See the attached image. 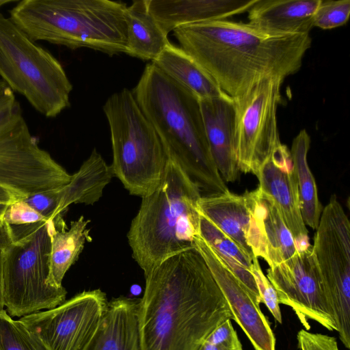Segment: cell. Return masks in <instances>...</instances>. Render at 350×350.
I'll return each instance as SVG.
<instances>
[{
  "mask_svg": "<svg viewBox=\"0 0 350 350\" xmlns=\"http://www.w3.org/2000/svg\"><path fill=\"white\" fill-rule=\"evenodd\" d=\"M138 300L120 297L108 302L97 333L86 350H140Z\"/></svg>",
  "mask_w": 350,
  "mask_h": 350,
  "instance_id": "obj_20",
  "label": "cell"
},
{
  "mask_svg": "<svg viewBox=\"0 0 350 350\" xmlns=\"http://www.w3.org/2000/svg\"><path fill=\"white\" fill-rule=\"evenodd\" d=\"M180 47L232 98L269 78L284 79L301 67L310 33L275 35L228 19L180 26Z\"/></svg>",
  "mask_w": 350,
  "mask_h": 350,
  "instance_id": "obj_2",
  "label": "cell"
},
{
  "mask_svg": "<svg viewBox=\"0 0 350 350\" xmlns=\"http://www.w3.org/2000/svg\"><path fill=\"white\" fill-rule=\"evenodd\" d=\"M199 235L212 247L236 278L258 298L261 303L254 278L250 271L252 258L201 213Z\"/></svg>",
  "mask_w": 350,
  "mask_h": 350,
  "instance_id": "obj_26",
  "label": "cell"
},
{
  "mask_svg": "<svg viewBox=\"0 0 350 350\" xmlns=\"http://www.w3.org/2000/svg\"><path fill=\"white\" fill-rule=\"evenodd\" d=\"M206 135L216 167L226 182L238 176L235 152V111L233 98L226 94L200 100Z\"/></svg>",
  "mask_w": 350,
  "mask_h": 350,
  "instance_id": "obj_16",
  "label": "cell"
},
{
  "mask_svg": "<svg viewBox=\"0 0 350 350\" xmlns=\"http://www.w3.org/2000/svg\"><path fill=\"white\" fill-rule=\"evenodd\" d=\"M256 0H146L148 10L167 36L176 28L197 23L228 19L246 12Z\"/></svg>",
  "mask_w": 350,
  "mask_h": 350,
  "instance_id": "obj_17",
  "label": "cell"
},
{
  "mask_svg": "<svg viewBox=\"0 0 350 350\" xmlns=\"http://www.w3.org/2000/svg\"><path fill=\"white\" fill-rule=\"evenodd\" d=\"M267 278L277 293L279 303L293 309L305 329H310L309 320H313L329 331H337L312 245L297 250L286 261L269 267Z\"/></svg>",
  "mask_w": 350,
  "mask_h": 350,
  "instance_id": "obj_12",
  "label": "cell"
},
{
  "mask_svg": "<svg viewBox=\"0 0 350 350\" xmlns=\"http://www.w3.org/2000/svg\"><path fill=\"white\" fill-rule=\"evenodd\" d=\"M137 303L140 350H198L233 314L203 256L193 245L145 275Z\"/></svg>",
  "mask_w": 350,
  "mask_h": 350,
  "instance_id": "obj_1",
  "label": "cell"
},
{
  "mask_svg": "<svg viewBox=\"0 0 350 350\" xmlns=\"http://www.w3.org/2000/svg\"><path fill=\"white\" fill-rule=\"evenodd\" d=\"M201 196L198 187L168 158L159 186L142 198L127 234L132 257L144 276L167 258L193 245L199 234Z\"/></svg>",
  "mask_w": 350,
  "mask_h": 350,
  "instance_id": "obj_4",
  "label": "cell"
},
{
  "mask_svg": "<svg viewBox=\"0 0 350 350\" xmlns=\"http://www.w3.org/2000/svg\"><path fill=\"white\" fill-rule=\"evenodd\" d=\"M312 253L336 332L350 349V222L335 195L323 208Z\"/></svg>",
  "mask_w": 350,
  "mask_h": 350,
  "instance_id": "obj_9",
  "label": "cell"
},
{
  "mask_svg": "<svg viewBox=\"0 0 350 350\" xmlns=\"http://www.w3.org/2000/svg\"><path fill=\"white\" fill-rule=\"evenodd\" d=\"M0 350H50L20 320L0 311Z\"/></svg>",
  "mask_w": 350,
  "mask_h": 350,
  "instance_id": "obj_27",
  "label": "cell"
},
{
  "mask_svg": "<svg viewBox=\"0 0 350 350\" xmlns=\"http://www.w3.org/2000/svg\"><path fill=\"white\" fill-rule=\"evenodd\" d=\"M18 199L11 192L0 186V221L3 217L8 207L14 201Z\"/></svg>",
  "mask_w": 350,
  "mask_h": 350,
  "instance_id": "obj_34",
  "label": "cell"
},
{
  "mask_svg": "<svg viewBox=\"0 0 350 350\" xmlns=\"http://www.w3.org/2000/svg\"><path fill=\"white\" fill-rule=\"evenodd\" d=\"M132 93L168 158L180 165L202 196L229 191L210 150L199 98L153 63L147 64Z\"/></svg>",
  "mask_w": 350,
  "mask_h": 350,
  "instance_id": "obj_3",
  "label": "cell"
},
{
  "mask_svg": "<svg viewBox=\"0 0 350 350\" xmlns=\"http://www.w3.org/2000/svg\"><path fill=\"white\" fill-rule=\"evenodd\" d=\"M49 221L31 208L25 200L13 202L7 208L3 221L9 225H25Z\"/></svg>",
  "mask_w": 350,
  "mask_h": 350,
  "instance_id": "obj_31",
  "label": "cell"
},
{
  "mask_svg": "<svg viewBox=\"0 0 350 350\" xmlns=\"http://www.w3.org/2000/svg\"><path fill=\"white\" fill-rule=\"evenodd\" d=\"M126 8L110 0H23L9 17L36 42L113 55L126 53Z\"/></svg>",
  "mask_w": 350,
  "mask_h": 350,
  "instance_id": "obj_5",
  "label": "cell"
},
{
  "mask_svg": "<svg viewBox=\"0 0 350 350\" xmlns=\"http://www.w3.org/2000/svg\"><path fill=\"white\" fill-rule=\"evenodd\" d=\"M250 271L254 278L261 303H263L274 319L282 323V314L277 293L273 285L263 273L257 257L252 258Z\"/></svg>",
  "mask_w": 350,
  "mask_h": 350,
  "instance_id": "obj_29",
  "label": "cell"
},
{
  "mask_svg": "<svg viewBox=\"0 0 350 350\" xmlns=\"http://www.w3.org/2000/svg\"><path fill=\"white\" fill-rule=\"evenodd\" d=\"M284 80L269 78L234 98L235 152L239 170L256 176L281 144L277 109Z\"/></svg>",
  "mask_w": 350,
  "mask_h": 350,
  "instance_id": "obj_10",
  "label": "cell"
},
{
  "mask_svg": "<svg viewBox=\"0 0 350 350\" xmlns=\"http://www.w3.org/2000/svg\"><path fill=\"white\" fill-rule=\"evenodd\" d=\"M193 245L209 267L234 320L255 350H275V338L260 308V301L230 271L212 247L198 234Z\"/></svg>",
  "mask_w": 350,
  "mask_h": 350,
  "instance_id": "obj_13",
  "label": "cell"
},
{
  "mask_svg": "<svg viewBox=\"0 0 350 350\" xmlns=\"http://www.w3.org/2000/svg\"><path fill=\"white\" fill-rule=\"evenodd\" d=\"M299 350H340L336 338L301 329L297 335Z\"/></svg>",
  "mask_w": 350,
  "mask_h": 350,
  "instance_id": "obj_33",
  "label": "cell"
},
{
  "mask_svg": "<svg viewBox=\"0 0 350 350\" xmlns=\"http://www.w3.org/2000/svg\"><path fill=\"white\" fill-rule=\"evenodd\" d=\"M152 63L199 100L218 97L226 94L191 56L180 47L170 42Z\"/></svg>",
  "mask_w": 350,
  "mask_h": 350,
  "instance_id": "obj_23",
  "label": "cell"
},
{
  "mask_svg": "<svg viewBox=\"0 0 350 350\" xmlns=\"http://www.w3.org/2000/svg\"><path fill=\"white\" fill-rule=\"evenodd\" d=\"M53 221L10 225L12 241L3 250L2 293L11 317L49 310L66 300L63 286L55 288L46 282Z\"/></svg>",
  "mask_w": 350,
  "mask_h": 350,
  "instance_id": "obj_7",
  "label": "cell"
},
{
  "mask_svg": "<svg viewBox=\"0 0 350 350\" xmlns=\"http://www.w3.org/2000/svg\"><path fill=\"white\" fill-rule=\"evenodd\" d=\"M2 262H3V250L0 249V311L4 310V304L2 293Z\"/></svg>",
  "mask_w": 350,
  "mask_h": 350,
  "instance_id": "obj_36",
  "label": "cell"
},
{
  "mask_svg": "<svg viewBox=\"0 0 350 350\" xmlns=\"http://www.w3.org/2000/svg\"><path fill=\"white\" fill-rule=\"evenodd\" d=\"M108 302L100 289L83 291L55 308L19 320L50 350H86L98 330Z\"/></svg>",
  "mask_w": 350,
  "mask_h": 350,
  "instance_id": "obj_11",
  "label": "cell"
},
{
  "mask_svg": "<svg viewBox=\"0 0 350 350\" xmlns=\"http://www.w3.org/2000/svg\"><path fill=\"white\" fill-rule=\"evenodd\" d=\"M198 208L248 256L255 257L247 244L252 215L245 193L239 196L228 191L221 194L201 196Z\"/></svg>",
  "mask_w": 350,
  "mask_h": 350,
  "instance_id": "obj_21",
  "label": "cell"
},
{
  "mask_svg": "<svg viewBox=\"0 0 350 350\" xmlns=\"http://www.w3.org/2000/svg\"><path fill=\"white\" fill-rule=\"evenodd\" d=\"M349 17V0H321L314 15L313 26L331 29L344 25Z\"/></svg>",
  "mask_w": 350,
  "mask_h": 350,
  "instance_id": "obj_28",
  "label": "cell"
},
{
  "mask_svg": "<svg viewBox=\"0 0 350 350\" xmlns=\"http://www.w3.org/2000/svg\"><path fill=\"white\" fill-rule=\"evenodd\" d=\"M12 241L11 227L9 224L0 221V249L5 248Z\"/></svg>",
  "mask_w": 350,
  "mask_h": 350,
  "instance_id": "obj_35",
  "label": "cell"
},
{
  "mask_svg": "<svg viewBox=\"0 0 350 350\" xmlns=\"http://www.w3.org/2000/svg\"><path fill=\"white\" fill-rule=\"evenodd\" d=\"M23 118L14 93L0 79V186L16 196L27 191L31 179L27 151L14 129Z\"/></svg>",
  "mask_w": 350,
  "mask_h": 350,
  "instance_id": "obj_15",
  "label": "cell"
},
{
  "mask_svg": "<svg viewBox=\"0 0 350 350\" xmlns=\"http://www.w3.org/2000/svg\"><path fill=\"white\" fill-rule=\"evenodd\" d=\"M198 350H243L230 319L215 328Z\"/></svg>",
  "mask_w": 350,
  "mask_h": 350,
  "instance_id": "obj_30",
  "label": "cell"
},
{
  "mask_svg": "<svg viewBox=\"0 0 350 350\" xmlns=\"http://www.w3.org/2000/svg\"><path fill=\"white\" fill-rule=\"evenodd\" d=\"M245 194L259 230L261 258L271 267L292 257L297 245L271 198L258 188Z\"/></svg>",
  "mask_w": 350,
  "mask_h": 350,
  "instance_id": "obj_19",
  "label": "cell"
},
{
  "mask_svg": "<svg viewBox=\"0 0 350 350\" xmlns=\"http://www.w3.org/2000/svg\"><path fill=\"white\" fill-rule=\"evenodd\" d=\"M321 0H256L247 12L248 23L270 34L310 33Z\"/></svg>",
  "mask_w": 350,
  "mask_h": 350,
  "instance_id": "obj_18",
  "label": "cell"
},
{
  "mask_svg": "<svg viewBox=\"0 0 350 350\" xmlns=\"http://www.w3.org/2000/svg\"><path fill=\"white\" fill-rule=\"evenodd\" d=\"M310 144V136L306 130L302 129L293 139L289 152L297 180L302 219L306 226L317 229L323 206L307 160Z\"/></svg>",
  "mask_w": 350,
  "mask_h": 350,
  "instance_id": "obj_25",
  "label": "cell"
},
{
  "mask_svg": "<svg viewBox=\"0 0 350 350\" xmlns=\"http://www.w3.org/2000/svg\"><path fill=\"white\" fill-rule=\"evenodd\" d=\"M126 54L154 61L170 43L150 12L146 0L134 1L126 8Z\"/></svg>",
  "mask_w": 350,
  "mask_h": 350,
  "instance_id": "obj_24",
  "label": "cell"
},
{
  "mask_svg": "<svg viewBox=\"0 0 350 350\" xmlns=\"http://www.w3.org/2000/svg\"><path fill=\"white\" fill-rule=\"evenodd\" d=\"M0 76L46 118L70 106L72 85L60 62L0 13Z\"/></svg>",
  "mask_w": 350,
  "mask_h": 350,
  "instance_id": "obj_8",
  "label": "cell"
},
{
  "mask_svg": "<svg viewBox=\"0 0 350 350\" xmlns=\"http://www.w3.org/2000/svg\"><path fill=\"white\" fill-rule=\"evenodd\" d=\"M258 189L271 198L297 250L309 243L308 230L301 217L295 172L286 146L281 144L256 174Z\"/></svg>",
  "mask_w": 350,
  "mask_h": 350,
  "instance_id": "obj_14",
  "label": "cell"
},
{
  "mask_svg": "<svg viewBox=\"0 0 350 350\" xmlns=\"http://www.w3.org/2000/svg\"><path fill=\"white\" fill-rule=\"evenodd\" d=\"M103 109L110 129L113 176L131 195L152 193L163 179L168 160L154 129L127 88L111 95Z\"/></svg>",
  "mask_w": 350,
  "mask_h": 350,
  "instance_id": "obj_6",
  "label": "cell"
},
{
  "mask_svg": "<svg viewBox=\"0 0 350 350\" xmlns=\"http://www.w3.org/2000/svg\"><path fill=\"white\" fill-rule=\"evenodd\" d=\"M55 189L39 192L23 200L45 219L50 220L59 215Z\"/></svg>",
  "mask_w": 350,
  "mask_h": 350,
  "instance_id": "obj_32",
  "label": "cell"
},
{
  "mask_svg": "<svg viewBox=\"0 0 350 350\" xmlns=\"http://www.w3.org/2000/svg\"><path fill=\"white\" fill-rule=\"evenodd\" d=\"M59 215L53 218L51 231V253L47 284L62 287V280L70 267L77 260L84 245L92 241L88 225L90 220L83 215L70 222V228Z\"/></svg>",
  "mask_w": 350,
  "mask_h": 350,
  "instance_id": "obj_22",
  "label": "cell"
}]
</instances>
